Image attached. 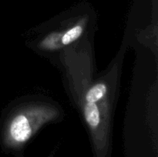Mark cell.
Returning <instances> with one entry per match:
<instances>
[{"mask_svg":"<svg viewBox=\"0 0 158 157\" xmlns=\"http://www.w3.org/2000/svg\"><path fill=\"white\" fill-rule=\"evenodd\" d=\"M84 116L90 127L97 128L100 123V114L96 103H86L84 106Z\"/></svg>","mask_w":158,"mask_h":157,"instance_id":"7a4b0ae2","label":"cell"},{"mask_svg":"<svg viewBox=\"0 0 158 157\" xmlns=\"http://www.w3.org/2000/svg\"><path fill=\"white\" fill-rule=\"evenodd\" d=\"M40 109L22 112L12 119L6 135V143L8 146H19L30 139L35 129L49 116L48 112Z\"/></svg>","mask_w":158,"mask_h":157,"instance_id":"6da1fadb","label":"cell"},{"mask_svg":"<svg viewBox=\"0 0 158 157\" xmlns=\"http://www.w3.org/2000/svg\"><path fill=\"white\" fill-rule=\"evenodd\" d=\"M83 32V28L82 25L77 24L66 31L61 38V43L63 45H69L73 42L76 41Z\"/></svg>","mask_w":158,"mask_h":157,"instance_id":"277c9868","label":"cell"},{"mask_svg":"<svg viewBox=\"0 0 158 157\" xmlns=\"http://www.w3.org/2000/svg\"><path fill=\"white\" fill-rule=\"evenodd\" d=\"M107 92V86L104 83H98L89 89L85 96L87 103H96L105 96Z\"/></svg>","mask_w":158,"mask_h":157,"instance_id":"3957f363","label":"cell"}]
</instances>
